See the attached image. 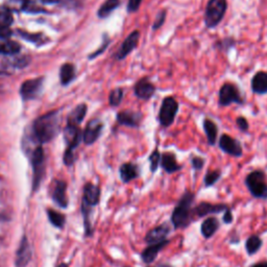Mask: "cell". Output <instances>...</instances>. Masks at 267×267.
Listing matches in <instances>:
<instances>
[{
    "label": "cell",
    "mask_w": 267,
    "mask_h": 267,
    "mask_svg": "<svg viewBox=\"0 0 267 267\" xmlns=\"http://www.w3.org/2000/svg\"><path fill=\"white\" fill-rule=\"evenodd\" d=\"M191 163L194 170H202L205 165V160L201 157H193L191 160Z\"/></svg>",
    "instance_id": "41"
},
{
    "label": "cell",
    "mask_w": 267,
    "mask_h": 267,
    "mask_svg": "<svg viewBox=\"0 0 267 267\" xmlns=\"http://www.w3.org/2000/svg\"><path fill=\"white\" fill-rule=\"evenodd\" d=\"M236 124H237V126L239 127V129L241 132H247V129L249 127L247 120L244 117H242V116L237 117V119H236Z\"/></svg>",
    "instance_id": "39"
},
{
    "label": "cell",
    "mask_w": 267,
    "mask_h": 267,
    "mask_svg": "<svg viewBox=\"0 0 267 267\" xmlns=\"http://www.w3.org/2000/svg\"><path fill=\"white\" fill-rule=\"evenodd\" d=\"M138 177L137 167L131 163L123 164L120 167V178L124 183H128Z\"/></svg>",
    "instance_id": "26"
},
{
    "label": "cell",
    "mask_w": 267,
    "mask_h": 267,
    "mask_svg": "<svg viewBox=\"0 0 267 267\" xmlns=\"http://www.w3.org/2000/svg\"><path fill=\"white\" fill-rule=\"evenodd\" d=\"M169 232H170V227L168 225L159 226L155 228H152V230H150L147 233L146 237H145V241L149 244L162 242V241L166 240L167 235L169 234Z\"/></svg>",
    "instance_id": "15"
},
{
    "label": "cell",
    "mask_w": 267,
    "mask_h": 267,
    "mask_svg": "<svg viewBox=\"0 0 267 267\" xmlns=\"http://www.w3.org/2000/svg\"><path fill=\"white\" fill-rule=\"evenodd\" d=\"M179 111V103L173 97H166L159 112V121L161 125L167 127L173 123Z\"/></svg>",
    "instance_id": "6"
},
{
    "label": "cell",
    "mask_w": 267,
    "mask_h": 267,
    "mask_svg": "<svg viewBox=\"0 0 267 267\" xmlns=\"http://www.w3.org/2000/svg\"><path fill=\"white\" fill-rule=\"evenodd\" d=\"M119 5V0H106V1L99 7L98 16L101 18H104L109 16L111 12H113Z\"/></svg>",
    "instance_id": "30"
},
{
    "label": "cell",
    "mask_w": 267,
    "mask_h": 267,
    "mask_svg": "<svg viewBox=\"0 0 267 267\" xmlns=\"http://www.w3.org/2000/svg\"><path fill=\"white\" fill-rule=\"evenodd\" d=\"M75 75V70L74 67L71 64H65L61 68V72H60V79H61V82L63 83V85H68L69 83Z\"/></svg>",
    "instance_id": "29"
},
{
    "label": "cell",
    "mask_w": 267,
    "mask_h": 267,
    "mask_svg": "<svg viewBox=\"0 0 267 267\" xmlns=\"http://www.w3.org/2000/svg\"><path fill=\"white\" fill-rule=\"evenodd\" d=\"M64 162L66 165H71L73 163V151L71 148H67L64 155Z\"/></svg>",
    "instance_id": "42"
},
{
    "label": "cell",
    "mask_w": 267,
    "mask_h": 267,
    "mask_svg": "<svg viewBox=\"0 0 267 267\" xmlns=\"http://www.w3.org/2000/svg\"><path fill=\"white\" fill-rule=\"evenodd\" d=\"M19 51L20 45L17 42L0 39V53H1V55H16Z\"/></svg>",
    "instance_id": "27"
},
{
    "label": "cell",
    "mask_w": 267,
    "mask_h": 267,
    "mask_svg": "<svg viewBox=\"0 0 267 267\" xmlns=\"http://www.w3.org/2000/svg\"><path fill=\"white\" fill-rule=\"evenodd\" d=\"M227 10L226 0H209L205 10V24L208 28L216 27Z\"/></svg>",
    "instance_id": "3"
},
{
    "label": "cell",
    "mask_w": 267,
    "mask_h": 267,
    "mask_svg": "<svg viewBox=\"0 0 267 267\" xmlns=\"http://www.w3.org/2000/svg\"><path fill=\"white\" fill-rule=\"evenodd\" d=\"M233 215H232V212L230 209H227L226 211H225V215H224V221L226 224V225H230L233 223Z\"/></svg>",
    "instance_id": "44"
},
{
    "label": "cell",
    "mask_w": 267,
    "mask_h": 267,
    "mask_svg": "<svg viewBox=\"0 0 267 267\" xmlns=\"http://www.w3.org/2000/svg\"><path fill=\"white\" fill-rule=\"evenodd\" d=\"M32 260V248L29 246V241L26 236H23V238L20 241V246L16 253V266L17 267H25Z\"/></svg>",
    "instance_id": "11"
},
{
    "label": "cell",
    "mask_w": 267,
    "mask_h": 267,
    "mask_svg": "<svg viewBox=\"0 0 267 267\" xmlns=\"http://www.w3.org/2000/svg\"><path fill=\"white\" fill-rule=\"evenodd\" d=\"M32 165H33V171H34V178H33V190H36L40 187L41 181L43 179L44 171H45V158H44V151L42 147H37L33 155H32Z\"/></svg>",
    "instance_id": "7"
},
{
    "label": "cell",
    "mask_w": 267,
    "mask_h": 267,
    "mask_svg": "<svg viewBox=\"0 0 267 267\" xmlns=\"http://www.w3.org/2000/svg\"><path fill=\"white\" fill-rule=\"evenodd\" d=\"M52 200L61 208H66L68 205L67 185L63 181H56L52 190Z\"/></svg>",
    "instance_id": "12"
},
{
    "label": "cell",
    "mask_w": 267,
    "mask_h": 267,
    "mask_svg": "<svg viewBox=\"0 0 267 267\" xmlns=\"http://www.w3.org/2000/svg\"><path fill=\"white\" fill-rule=\"evenodd\" d=\"M119 123L129 125V126H136L141 120V114L132 112V111H122L118 114L117 117Z\"/></svg>",
    "instance_id": "22"
},
{
    "label": "cell",
    "mask_w": 267,
    "mask_h": 267,
    "mask_svg": "<svg viewBox=\"0 0 267 267\" xmlns=\"http://www.w3.org/2000/svg\"><path fill=\"white\" fill-rule=\"evenodd\" d=\"M103 123L99 120H91L83 133V141L86 144H93L102 133Z\"/></svg>",
    "instance_id": "14"
},
{
    "label": "cell",
    "mask_w": 267,
    "mask_h": 267,
    "mask_svg": "<svg viewBox=\"0 0 267 267\" xmlns=\"http://www.w3.org/2000/svg\"><path fill=\"white\" fill-rule=\"evenodd\" d=\"M235 45V40H233L232 38H226V39H223L220 40L217 44H216V47L219 48V49H223V50H228L230 48H233Z\"/></svg>",
    "instance_id": "38"
},
{
    "label": "cell",
    "mask_w": 267,
    "mask_h": 267,
    "mask_svg": "<svg viewBox=\"0 0 267 267\" xmlns=\"http://www.w3.org/2000/svg\"><path fill=\"white\" fill-rule=\"evenodd\" d=\"M262 247V239L257 235H253L247 238L246 242V248L248 255H255Z\"/></svg>",
    "instance_id": "28"
},
{
    "label": "cell",
    "mask_w": 267,
    "mask_h": 267,
    "mask_svg": "<svg viewBox=\"0 0 267 267\" xmlns=\"http://www.w3.org/2000/svg\"><path fill=\"white\" fill-rule=\"evenodd\" d=\"M219 228V221L215 217H209L202 224L201 232L205 238H210Z\"/></svg>",
    "instance_id": "24"
},
{
    "label": "cell",
    "mask_w": 267,
    "mask_h": 267,
    "mask_svg": "<svg viewBox=\"0 0 267 267\" xmlns=\"http://www.w3.org/2000/svg\"><path fill=\"white\" fill-rule=\"evenodd\" d=\"M60 131V118L57 112H51L36 119L33 125L34 138L39 143L50 141Z\"/></svg>",
    "instance_id": "1"
},
{
    "label": "cell",
    "mask_w": 267,
    "mask_h": 267,
    "mask_svg": "<svg viewBox=\"0 0 267 267\" xmlns=\"http://www.w3.org/2000/svg\"><path fill=\"white\" fill-rule=\"evenodd\" d=\"M65 136V141L68 144V148L73 149L79 145V143L81 141V132L79 129V126H74V125H67L64 132Z\"/></svg>",
    "instance_id": "21"
},
{
    "label": "cell",
    "mask_w": 267,
    "mask_h": 267,
    "mask_svg": "<svg viewBox=\"0 0 267 267\" xmlns=\"http://www.w3.org/2000/svg\"><path fill=\"white\" fill-rule=\"evenodd\" d=\"M204 131L205 136H207L208 143L211 146H214L217 141V134H218V127L214 121L205 118L204 120Z\"/></svg>",
    "instance_id": "23"
},
{
    "label": "cell",
    "mask_w": 267,
    "mask_h": 267,
    "mask_svg": "<svg viewBox=\"0 0 267 267\" xmlns=\"http://www.w3.org/2000/svg\"><path fill=\"white\" fill-rule=\"evenodd\" d=\"M246 185L250 194L256 198H267L266 175L262 170H254L247 174Z\"/></svg>",
    "instance_id": "4"
},
{
    "label": "cell",
    "mask_w": 267,
    "mask_h": 267,
    "mask_svg": "<svg viewBox=\"0 0 267 267\" xmlns=\"http://www.w3.org/2000/svg\"><path fill=\"white\" fill-rule=\"evenodd\" d=\"M228 208L225 204H210L207 202H203L198 204L193 209V215L197 217H204L209 214H218L220 212H225Z\"/></svg>",
    "instance_id": "10"
},
{
    "label": "cell",
    "mask_w": 267,
    "mask_h": 267,
    "mask_svg": "<svg viewBox=\"0 0 267 267\" xmlns=\"http://www.w3.org/2000/svg\"><path fill=\"white\" fill-rule=\"evenodd\" d=\"M99 197H101V190H99V188L91 184V183L86 184L85 188H83L82 202H85L86 204L91 205V207H93V205H96L98 204Z\"/></svg>",
    "instance_id": "18"
},
{
    "label": "cell",
    "mask_w": 267,
    "mask_h": 267,
    "mask_svg": "<svg viewBox=\"0 0 267 267\" xmlns=\"http://www.w3.org/2000/svg\"><path fill=\"white\" fill-rule=\"evenodd\" d=\"M43 88V79H34L25 81L22 83L20 93L23 99H34L40 94Z\"/></svg>",
    "instance_id": "9"
},
{
    "label": "cell",
    "mask_w": 267,
    "mask_h": 267,
    "mask_svg": "<svg viewBox=\"0 0 267 267\" xmlns=\"http://www.w3.org/2000/svg\"><path fill=\"white\" fill-rule=\"evenodd\" d=\"M43 3H57L60 0H41Z\"/></svg>",
    "instance_id": "47"
},
{
    "label": "cell",
    "mask_w": 267,
    "mask_h": 267,
    "mask_svg": "<svg viewBox=\"0 0 267 267\" xmlns=\"http://www.w3.org/2000/svg\"><path fill=\"white\" fill-rule=\"evenodd\" d=\"M250 267H267V262H260V263H257V264L251 265Z\"/></svg>",
    "instance_id": "46"
},
{
    "label": "cell",
    "mask_w": 267,
    "mask_h": 267,
    "mask_svg": "<svg viewBox=\"0 0 267 267\" xmlns=\"http://www.w3.org/2000/svg\"><path fill=\"white\" fill-rule=\"evenodd\" d=\"M13 23L11 11L6 6H0V28H7Z\"/></svg>",
    "instance_id": "32"
},
{
    "label": "cell",
    "mask_w": 267,
    "mask_h": 267,
    "mask_svg": "<svg viewBox=\"0 0 267 267\" xmlns=\"http://www.w3.org/2000/svg\"><path fill=\"white\" fill-rule=\"evenodd\" d=\"M23 11L27 12V13H33V14L45 12L43 7L38 5L35 1H33V0H26L25 5L23 7Z\"/></svg>",
    "instance_id": "36"
},
{
    "label": "cell",
    "mask_w": 267,
    "mask_h": 267,
    "mask_svg": "<svg viewBox=\"0 0 267 267\" xmlns=\"http://www.w3.org/2000/svg\"><path fill=\"white\" fill-rule=\"evenodd\" d=\"M156 91L155 86L146 79L141 80L135 87V94L141 99H149Z\"/></svg>",
    "instance_id": "19"
},
{
    "label": "cell",
    "mask_w": 267,
    "mask_h": 267,
    "mask_svg": "<svg viewBox=\"0 0 267 267\" xmlns=\"http://www.w3.org/2000/svg\"><path fill=\"white\" fill-rule=\"evenodd\" d=\"M141 1H142V0H128L127 10L129 12H136L137 10L139 9Z\"/></svg>",
    "instance_id": "43"
},
{
    "label": "cell",
    "mask_w": 267,
    "mask_h": 267,
    "mask_svg": "<svg viewBox=\"0 0 267 267\" xmlns=\"http://www.w3.org/2000/svg\"><path fill=\"white\" fill-rule=\"evenodd\" d=\"M221 177V171L220 170H211L208 171L205 175V187H211L215 184V183L220 179Z\"/></svg>",
    "instance_id": "33"
},
{
    "label": "cell",
    "mask_w": 267,
    "mask_h": 267,
    "mask_svg": "<svg viewBox=\"0 0 267 267\" xmlns=\"http://www.w3.org/2000/svg\"><path fill=\"white\" fill-rule=\"evenodd\" d=\"M194 198V193L187 191L181 197L178 205H175L171 215V223L175 228L187 227L191 223L193 216L192 204Z\"/></svg>",
    "instance_id": "2"
},
{
    "label": "cell",
    "mask_w": 267,
    "mask_h": 267,
    "mask_svg": "<svg viewBox=\"0 0 267 267\" xmlns=\"http://www.w3.org/2000/svg\"><path fill=\"white\" fill-rule=\"evenodd\" d=\"M122 95H123V91L121 89H115L113 90L110 97H109V102L111 105H118L120 103V102L122 101Z\"/></svg>",
    "instance_id": "35"
},
{
    "label": "cell",
    "mask_w": 267,
    "mask_h": 267,
    "mask_svg": "<svg viewBox=\"0 0 267 267\" xmlns=\"http://www.w3.org/2000/svg\"><path fill=\"white\" fill-rule=\"evenodd\" d=\"M87 106L85 104H80L76 106V108L69 114V116H68V125L79 126L82 119L85 118Z\"/></svg>",
    "instance_id": "25"
},
{
    "label": "cell",
    "mask_w": 267,
    "mask_h": 267,
    "mask_svg": "<svg viewBox=\"0 0 267 267\" xmlns=\"http://www.w3.org/2000/svg\"><path fill=\"white\" fill-rule=\"evenodd\" d=\"M47 215H48V219L52 226H55L56 227H59V228L64 226L65 216L63 214H61L60 212L49 209V210H47Z\"/></svg>",
    "instance_id": "31"
},
{
    "label": "cell",
    "mask_w": 267,
    "mask_h": 267,
    "mask_svg": "<svg viewBox=\"0 0 267 267\" xmlns=\"http://www.w3.org/2000/svg\"><path fill=\"white\" fill-rule=\"evenodd\" d=\"M251 90L255 94L264 95L267 94V72L260 71L254 75L251 80Z\"/></svg>",
    "instance_id": "16"
},
{
    "label": "cell",
    "mask_w": 267,
    "mask_h": 267,
    "mask_svg": "<svg viewBox=\"0 0 267 267\" xmlns=\"http://www.w3.org/2000/svg\"><path fill=\"white\" fill-rule=\"evenodd\" d=\"M11 35V32L7 28H0V39H4Z\"/></svg>",
    "instance_id": "45"
},
{
    "label": "cell",
    "mask_w": 267,
    "mask_h": 267,
    "mask_svg": "<svg viewBox=\"0 0 267 267\" xmlns=\"http://www.w3.org/2000/svg\"><path fill=\"white\" fill-rule=\"evenodd\" d=\"M219 147L226 154L235 158H239L243 154L241 143L237 139H234L231 136L226 134L221 135L219 138Z\"/></svg>",
    "instance_id": "8"
},
{
    "label": "cell",
    "mask_w": 267,
    "mask_h": 267,
    "mask_svg": "<svg viewBox=\"0 0 267 267\" xmlns=\"http://www.w3.org/2000/svg\"><path fill=\"white\" fill-rule=\"evenodd\" d=\"M165 18H166V12L165 11H163L161 13H159V15H158L156 20H155V23H154V25H152V28H154V29H159L160 27H161L163 25V23H164Z\"/></svg>",
    "instance_id": "40"
},
{
    "label": "cell",
    "mask_w": 267,
    "mask_h": 267,
    "mask_svg": "<svg viewBox=\"0 0 267 267\" xmlns=\"http://www.w3.org/2000/svg\"><path fill=\"white\" fill-rule=\"evenodd\" d=\"M169 243L168 240H164L162 242L155 243V244H150L148 247L143 250L142 253V259L145 263H151L155 261V259L159 255L160 251H161L167 244Z\"/></svg>",
    "instance_id": "17"
},
{
    "label": "cell",
    "mask_w": 267,
    "mask_h": 267,
    "mask_svg": "<svg viewBox=\"0 0 267 267\" xmlns=\"http://www.w3.org/2000/svg\"><path fill=\"white\" fill-rule=\"evenodd\" d=\"M26 0H7L6 7L10 11H23Z\"/></svg>",
    "instance_id": "34"
},
{
    "label": "cell",
    "mask_w": 267,
    "mask_h": 267,
    "mask_svg": "<svg viewBox=\"0 0 267 267\" xmlns=\"http://www.w3.org/2000/svg\"><path fill=\"white\" fill-rule=\"evenodd\" d=\"M58 267H68V265H67V264H65V263H63V264H61V265H59Z\"/></svg>",
    "instance_id": "48"
},
{
    "label": "cell",
    "mask_w": 267,
    "mask_h": 267,
    "mask_svg": "<svg viewBox=\"0 0 267 267\" xmlns=\"http://www.w3.org/2000/svg\"><path fill=\"white\" fill-rule=\"evenodd\" d=\"M139 32H133L131 35H129L124 42L122 43L120 48L117 51V59H124L126 56H128L137 46V44L139 42Z\"/></svg>",
    "instance_id": "13"
},
{
    "label": "cell",
    "mask_w": 267,
    "mask_h": 267,
    "mask_svg": "<svg viewBox=\"0 0 267 267\" xmlns=\"http://www.w3.org/2000/svg\"><path fill=\"white\" fill-rule=\"evenodd\" d=\"M219 105L227 106L232 103L243 104L244 101L238 87L231 82H226L219 90Z\"/></svg>",
    "instance_id": "5"
},
{
    "label": "cell",
    "mask_w": 267,
    "mask_h": 267,
    "mask_svg": "<svg viewBox=\"0 0 267 267\" xmlns=\"http://www.w3.org/2000/svg\"><path fill=\"white\" fill-rule=\"evenodd\" d=\"M149 162H150V169L152 172H155L158 169V166L161 162V155L158 150H155L149 157Z\"/></svg>",
    "instance_id": "37"
},
{
    "label": "cell",
    "mask_w": 267,
    "mask_h": 267,
    "mask_svg": "<svg viewBox=\"0 0 267 267\" xmlns=\"http://www.w3.org/2000/svg\"><path fill=\"white\" fill-rule=\"evenodd\" d=\"M161 165L167 173L177 172L182 168V166L179 165L177 158L172 152H164L161 157Z\"/></svg>",
    "instance_id": "20"
}]
</instances>
